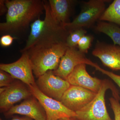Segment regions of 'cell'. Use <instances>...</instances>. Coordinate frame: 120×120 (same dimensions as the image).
Listing matches in <instances>:
<instances>
[{"instance_id": "6da1fadb", "label": "cell", "mask_w": 120, "mask_h": 120, "mask_svg": "<svg viewBox=\"0 0 120 120\" xmlns=\"http://www.w3.org/2000/svg\"><path fill=\"white\" fill-rule=\"evenodd\" d=\"M45 16L39 17L30 24L31 30L26 45L20 50L24 52L34 48L61 43H66L69 32L54 18L48 1L44 0Z\"/></svg>"}, {"instance_id": "7a4b0ae2", "label": "cell", "mask_w": 120, "mask_h": 120, "mask_svg": "<svg viewBox=\"0 0 120 120\" xmlns=\"http://www.w3.org/2000/svg\"><path fill=\"white\" fill-rule=\"evenodd\" d=\"M6 21L0 23L1 32L15 34L25 30L45 11L44 0H6Z\"/></svg>"}, {"instance_id": "3957f363", "label": "cell", "mask_w": 120, "mask_h": 120, "mask_svg": "<svg viewBox=\"0 0 120 120\" xmlns=\"http://www.w3.org/2000/svg\"><path fill=\"white\" fill-rule=\"evenodd\" d=\"M68 48L66 43H61L34 48L24 52L29 56L33 73L39 77L48 71L57 68Z\"/></svg>"}, {"instance_id": "277c9868", "label": "cell", "mask_w": 120, "mask_h": 120, "mask_svg": "<svg viewBox=\"0 0 120 120\" xmlns=\"http://www.w3.org/2000/svg\"><path fill=\"white\" fill-rule=\"evenodd\" d=\"M108 89L112 90L113 97L120 100L118 90L109 80H103L95 97L81 109L76 112L75 118L79 120H113L107 112L105 96Z\"/></svg>"}, {"instance_id": "5b68a950", "label": "cell", "mask_w": 120, "mask_h": 120, "mask_svg": "<svg viewBox=\"0 0 120 120\" xmlns=\"http://www.w3.org/2000/svg\"><path fill=\"white\" fill-rule=\"evenodd\" d=\"M105 0H90L85 2L80 13L64 27L69 32L84 27H90L99 19L105 10Z\"/></svg>"}, {"instance_id": "8992f818", "label": "cell", "mask_w": 120, "mask_h": 120, "mask_svg": "<svg viewBox=\"0 0 120 120\" xmlns=\"http://www.w3.org/2000/svg\"><path fill=\"white\" fill-rule=\"evenodd\" d=\"M32 95L42 106L46 120H59L61 118L75 117V112L69 109L60 101L47 96L39 90L37 84L28 86Z\"/></svg>"}, {"instance_id": "52a82bcc", "label": "cell", "mask_w": 120, "mask_h": 120, "mask_svg": "<svg viewBox=\"0 0 120 120\" xmlns=\"http://www.w3.org/2000/svg\"><path fill=\"white\" fill-rule=\"evenodd\" d=\"M36 83L43 94L60 101L71 86L66 80L54 75L52 71H48L38 77Z\"/></svg>"}, {"instance_id": "ba28073f", "label": "cell", "mask_w": 120, "mask_h": 120, "mask_svg": "<svg viewBox=\"0 0 120 120\" xmlns=\"http://www.w3.org/2000/svg\"><path fill=\"white\" fill-rule=\"evenodd\" d=\"M0 69L10 74L15 79L19 80L28 86L37 84L29 56L26 52L22 53L18 60L10 64H1Z\"/></svg>"}, {"instance_id": "9c48e42d", "label": "cell", "mask_w": 120, "mask_h": 120, "mask_svg": "<svg viewBox=\"0 0 120 120\" xmlns=\"http://www.w3.org/2000/svg\"><path fill=\"white\" fill-rule=\"evenodd\" d=\"M82 64L89 65L94 67L97 64L87 59L85 54L77 49L76 47H68L61 59L58 68L52 72L54 75L66 80L74 69Z\"/></svg>"}, {"instance_id": "30bf717a", "label": "cell", "mask_w": 120, "mask_h": 120, "mask_svg": "<svg viewBox=\"0 0 120 120\" xmlns=\"http://www.w3.org/2000/svg\"><path fill=\"white\" fill-rule=\"evenodd\" d=\"M97 94L82 87L71 85L60 101L69 109L75 112L90 103Z\"/></svg>"}, {"instance_id": "8fae6325", "label": "cell", "mask_w": 120, "mask_h": 120, "mask_svg": "<svg viewBox=\"0 0 120 120\" xmlns=\"http://www.w3.org/2000/svg\"><path fill=\"white\" fill-rule=\"evenodd\" d=\"M23 83L15 81L11 86L5 87L4 90L0 93L1 112H5L15 103L33 96L28 86Z\"/></svg>"}, {"instance_id": "7c38bea8", "label": "cell", "mask_w": 120, "mask_h": 120, "mask_svg": "<svg viewBox=\"0 0 120 120\" xmlns=\"http://www.w3.org/2000/svg\"><path fill=\"white\" fill-rule=\"evenodd\" d=\"M66 80L71 85L80 87L96 93L100 90L103 81L90 75L86 71L85 64L77 65Z\"/></svg>"}, {"instance_id": "4fadbf2b", "label": "cell", "mask_w": 120, "mask_h": 120, "mask_svg": "<svg viewBox=\"0 0 120 120\" xmlns=\"http://www.w3.org/2000/svg\"><path fill=\"white\" fill-rule=\"evenodd\" d=\"M15 114L28 117L34 120H46L44 109L34 96L33 98L24 100L19 105L14 106L4 113L5 116L7 117Z\"/></svg>"}, {"instance_id": "5bb4252c", "label": "cell", "mask_w": 120, "mask_h": 120, "mask_svg": "<svg viewBox=\"0 0 120 120\" xmlns=\"http://www.w3.org/2000/svg\"><path fill=\"white\" fill-rule=\"evenodd\" d=\"M103 64L112 70H120V46L98 42L92 52Z\"/></svg>"}, {"instance_id": "9a60e30c", "label": "cell", "mask_w": 120, "mask_h": 120, "mask_svg": "<svg viewBox=\"0 0 120 120\" xmlns=\"http://www.w3.org/2000/svg\"><path fill=\"white\" fill-rule=\"evenodd\" d=\"M73 1L70 0H49L50 11L55 19L64 27L70 22L69 17Z\"/></svg>"}, {"instance_id": "2e32d148", "label": "cell", "mask_w": 120, "mask_h": 120, "mask_svg": "<svg viewBox=\"0 0 120 120\" xmlns=\"http://www.w3.org/2000/svg\"><path fill=\"white\" fill-rule=\"evenodd\" d=\"M96 30L109 37L112 40L114 45L120 46V27L116 24L101 21L97 24Z\"/></svg>"}, {"instance_id": "e0dca14e", "label": "cell", "mask_w": 120, "mask_h": 120, "mask_svg": "<svg viewBox=\"0 0 120 120\" xmlns=\"http://www.w3.org/2000/svg\"><path fill=\"white\" fill-rule=\"evenodd\" d=\"M120 26V0H114L105 9L99 19Z\"/></svg>"}, {"instance_id": "ac0fdd59", "label": "cell", "mask_w": 120, "mask_h": 120, "mask_svg": "<svg viewBox=\"0 0 120 120\" xmlns=\"http://www.w3.org/2000/svg\"><path fill=\"white\" fill-rule=\"evenodd\" d=\"M86 32L84 28H80L69 32L66 41V44L68 47H76L80 40L86 35Z\"/></svg>"}, {"instance_id": "d6986e66", "label": "cell", "mask_w": 120, "mask_h": 120, "mask_svg": "<svg viewBox=\"0 0 120 120\" xmlns=\"http://www.w3.org/2000/svg\"><path fill=\"white\" fill-rule=\"evenodd\" d=\"M93 39L92 36L84 35L82 37L78 43L77 46L79 50L83 53H87L88 49L90 47Z\"/></svg>"}, {"instance_id": "ffe728a7", "label": "cell", "mask_w": 120, "mask_h": 120, "mask_svg": "<svg viewBox=\"0 0 120 120\" xmlns=\"http://www.w3.org/2000/svg\"><path fill=\"white\" fill-rule=\"evenodd\" d=\"M15 79L9 73L0 70V87H5L11 86L15 82Z\"/></svg>"}, {"instance_id": "44dd1931", "label": "cell", "mask_w": 120, "mask_h": 120, "mask_svg": "<svg viewBox=\"0 0 120 120\" xmlns=\"http://www.w3.org/2000/svg\"><path fill=\"white\" fill-rule=\"evenodd\" d=\"M109 101L114 114V120H120V103L119 100L113 97L110 98Z\"/></svg>"}, {"instance_id": "7402d4cb", "label": "cell", "mask_w": 120, "mask_h": 120, "mask_svg": "<svg viewBox=\"0 0 120 120\" xmlns=\"http://www.w3.org/2000/svg\"><path fill=\"white\" fill-rule=\"evenodd\" d=\"M96 69L98 70L103 74L106 75L115 82L120 88V75L114 74L111 72L109 71L100 68L97 65L95 67Z\"/></svg>"}, {"instance_id": "603a6c76", "label": "cell", "mask_w": 120, "mask_h": 120, "mask_svg": "<svg viewBox=\"0 0 120 120\" xmlns=\"http://www.w3.org/2000/svg\"><path fill=\"white\" fill-rule=\"evenodd\" d=\"M15 38L10 34L4 35L0 39V44L3 47H8L12 44L13 40Z\"/></svg>"}, {"instance_id": "cb8c5ba5", "label": "cell", "mask_w": 120, "mask_h": 120, "mask_svg": "<svg viewBox=\"0 0 120 120\" xmlns=\"http://www.w3.org/2000/svg\"><path fill=\"white\" fill-rule=\"evenodd\" d=\"M8 8L4 0H0V15H4L5 12H7Z\"/></svg>"}, {"instance_id": "d4e9b609", "label": "cell", "mask_w": 120, "mask_h": 120, "mask_svg": "<svg viewBox=\"0 0 120 120\" xmlns=\"http://www.w3.org/2000/svg\"><path fill=\"white\" fill-rule=\"evenodd\" d=\"M0 120H3L0 118ZM11 120H33L31 118L28 117L24 116L22 117L15 116L13 117Z\"/></svg>"}, {"instance_id": "484cf974", "label": "cell", "mask_w": 120, "mask_h": 120, "mask_svg": "<svg viewBox=\"0 0 120 120\" xmlns=\"http://www.w3.org/2000/svg\"><path fill=\"white\" fill-rule=\"evenodd\" d=\"M59 120H79L75 117H69V118H61Z\"/></svg>"}]
</instances>
